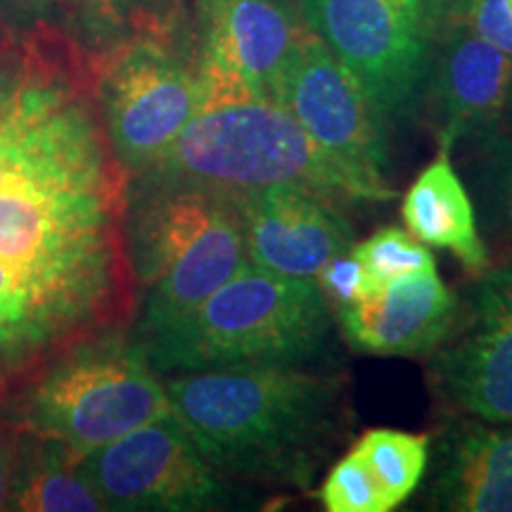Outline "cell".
I'll return each instance as SVG.
<instances>
[{"label": "cell", "instance_id": "6da1fadb", "mask_svg": "<svg viewBox=\"0 0 512 512\" xmlns=\"http://www.w3.org/2000/svg\"><path fill=\"white\" fill-rule=\"evenodd\" d=\"M27 55V81L0 121V396L138 309L128 174L88 88L93 72Z\"/></svg>", "mask_w": 512, "mask_h": 512}, {"label": "cell", "instance_id": "7a4b0ae2", "mask_svg": "<svg viewBox=\"0 0 512 512\" xmlns=\"http://www.w3.org/2000/svg\"><path fill=\"white\" fill-rule=\"evenodd\" d=\"M174 418L228 482L306 489L349 434V382L309 366H235L164 382Z\"/></svg>", "mask_w": 512, "mask_h": 512}, {"label": "cell", "instance_id": "3957f363", "mask_svg": "<svg viewBox=\"0 0 512 512\" xmlns=\"http://www.w3.org/2000/svg\"><path fill=\"white\" fill-rule=\"evenodd\" d=\"M136 339L157 375L318 366L332 354L335 316L316 278H290L245 261L200 306Z\"/></svg>", "mask_w": 512, "mask_h": 512}, {"label": "cell", "instance_id": "277c9868", "mask_svg": "<svg viewBox=\"0 0 512 512\" xmlns=\"http://www.w3.org/2000/svg\"><path fill=\"white\" fill-rule=\"evenodd\" d=\"M136 176L228 195L297 185L337 204L363 202L356 183L313 143L297 119L280 102L254 91L202 98L181 136Z\"/></svg>", "mask_w": 512, "mask_h": 512}, {"label": "cell", "instance_id": "5b68a950", "mask_svg": "<svg viewBox=\"0 0 512 512\" xmlns=\"http://www.w3.org/2000/svg\"><path fill=\"white\" fill-rule=\"evenodd\" d=\"M126 249L143 290V337L200 306L247 261L235 195L131 176Z\"/></svg>", "mask_w": 512, "mask_h": 512}, {"label": "cell", "instance_id": "8992f818", "mask_svg": "<svg viewBox=\"0 0 512 512\" xmlns=\"http://www.w3.org/2000/svg\"><path fill=\"white\" fill-rule=\"evenodd\" d=\"M19 425L86 456L131 430L174 415L138 339L102 330L60 351L15 389Z\"/></svg>", "mask_w": 512, "mask_h": 512}, {"label": "cell", "instance_id": "52a82bcc", "mask_svg": "<svg viewBox=\"0 0 512 512\" xmlns=\"http://www.w3.org/2000/svg\"><path fill=\"white\" fill-rule=\"evenodd\" d=\"M309 31L328 46L384 126H408L422 114L441 22L432 0H302Z\"/></svg>", "mask_w": 512, "mask_h": 512}, {"label": "cell", "instance_id": "ba28073f", "mask_svg": "<svg viewBox=\"0 0 512 512\" xmlns=\"http://www.w3.org/2000/svg\"><path fill=\"white\" fill-rule=\"evenodd\" d=\"M112 48L93 67V98L114 157L128 176L155 164L200 110L197 55L164 22Z\"/></svg>", "mask_w": 512, "mask_h": 512}, {"label": "cell", "instance_id": "9c48e42d", "mask_svg": "<svg viewBox=\"0 0 512 512\" xmlns=\"http://www.w3.org/2000/svg\"><path fill=\"white\" fill-rule=\"evenodd\" d=\"M273 100L356 183L363 202L394 200L380 114L356 76L311 31L294 43Z\"/></svg>", "mask_w": 512, "mask_h": 512}, {"label": "cell", "instance_id": "30bf717a", "mask_svg": "<svg viewBox=\"0 0 512 512\" xmlns=\"http://www.w3.org/2000/svg\"><path fill=\"white\" fill-rule=\"evenodd\" d=\"M76 467L107 510L207 512L252 501L204 460L174 415L95 448Z\"/></svg>", "mask_w": 512, "mask_h": 512}, {"label": "cell", "instance_id": "8fae6325", "mask_svg": "<svg viewBox=\"0 0 512 512\" xmlns=\"http://www.w3.org/2000/svg\"><path fill=\"white\" fill-rule=\"evenodd\" d=\"M427 361V382L446 415L512 422V264L475 275Z\"/></svg>", "mask_w": 512, "mask_h": 512}, {"label": "cell", "instance_id": "7c38bea8", "mask_svg": "<svg viewBox=\"0 0 512 512\" xmlns=\"http://www.w3.org/2000/svg\"><path fill=\"white\" fill-rule=\"evenodd\" d=\"M437 38L422 110L439 147L453 152L465 138L503 126L512 95V55L479 36L465 17Z\"/></svg>", "mask_w": 512, "mask_h": 512}, {"label": "cell", "instance_id": "4fadbf2b", "mask_svg": "<svg viewBox=\"0 0 512 512\" xmlns=\"http://www.w3.org/2000/svg\"><path fill=\"white\" fill-rule=\"evenodd\" d=\"M247 261L290 278H316L332 256L354 247L339 204L297 185L235 195Z\"/></svg>", "mask_w": 512, "mask_h": 512}, {"label": "cell", "instance_id": "5bb4252c", "mask_svg": "<svg viewBox=\"0 0 512 512\" xmlns=\"http://www.w3.org/2000/svg\"><path fill=\"white\" fill-rule=\"evenodd\" d=\"M200 22L197 72L207 81H240L273 100L297 43V17L285 0H195Z\"/></svg>", "mask_w": 512, "mask_h": 512}, {"label": "cell", "instance_id": "9a60e30c", "mask_svg": "<svg viewBox=\"0 0 512 512\" xmlns=\"http://www.w3.org/2000/svg\"><path fill=\"white\" fill-rule=\"evenodd\" d=\"M427 465L425 508L512 512V422L446 415Z\"/></svg>", "mask_w": 512, "mask_h": 512}, {"label": "cell", "instance_id": "2e32d148", "mask_svg": "<svg viewBox=\"0 0 512 512\" xmlns=\"http://www.w3.org/2000/svg\"><path fill=\"white\" fill-rule=\"evenodd\" d=\"M458 294L434 273H415L335 306L344 339L358 354L430 356L451 328Z\"/></svg>", "mask_w": 512, "mask_h": 512}, {"label": "cell", "instance_id": "e0dca14e", "mask_svg": "<svg viewBox=\"0 0 512 512\" xmlns=\"http://www.w3.org/2000/svg\"><path fill=\"white\" fill-rule=\"evenodd\" d=\"M401 216L413 238L451 252L472 278L494 266L479 233L470 192L446 147H439L432 164L420 171L403 195Z\"/></svg>", "mask_w": 512, "mask_h": 512}, {"label": "cell", "instance_id": "ac0fdd59", "mask_svg": "<svg viewBox=\"0 0 512 512\" xmlns=\"http://www.w3.org/2000/svg\"><path fill=\"white\" fill-rule=\"evenodd\" d=\"M456 147L491 261L512 264V133L498 126Z\"/></svg>", "mask_w": 512, "mask_h": 512}, {"label": "cell", "instance_id": "d6986e66", "mask_svg": "<svg viewBox=\"0 0 512 512\" xmlns=\"http://www.w3.org/2000/svg\"><path fill=\"white\" fill-rule=\"evenodd\" d=\"M24 427V425H22ZM79 458L55 439L24 427L8 510L19 512H100L107 505L83 479Z\"/></svg>", "mask_w": 512, "mask_h": 512}, {"label": "cell", "instance_id": "ffe728a7", "mask_svg": "<svg viewBox=\"0 0 512 512\" xmlns=\"http://www.w3.org/2000/svg\"><path fill=\"white\" fill-rule=\"evenodd\" d=\"M430 439V434L377 427V430L363 432L351 446V451L370 467L392 508H399L413 496V491L425 477L427 460H430Z\"/></svg>", "mask_w": 512, "mask_h": 512}, {"label": "cell", "instance_id": "44dd1931", "mask_svg": "<svg viewBox=\"0 0 512 512\" xmlns=\"http://www.w3.org/2000/svg\"><path fill=\"white\" fill-rule=\"evenodd\" d=\"M354 256L366 275L368 292L415 273H434L437 259L418 238L401 228H380L354 245ZM366 297V294H363Z\"/></svg>", "mask_w": 512, "mask_h": 512}, {"label": "cell", "instance_id": "7402d4cb", "mask_svg": "<svg viewBox=\"0 0 512 512\" xmlns=\"http://www.w3.org/2000/svg\"><path fill=\"white\" fill-rule=\"evenodd\" d=\"M318 498L328 512H389L394 510L370 467L349 451L325 475Z\"/></svg>", "mask_w": 512, "mask_h": 512}, {"label": "cell", "instance_id": "603a6c76", "mask_svg": "<svg viewBox=\"0 0 512 512\" xmlns=\"http://www.w3.org/2000/svg\"><path fill=\"white\" fill-rule=\"evenodd\" d=\"M57 12L60 0H0V31L15 48L43 46L60 38Z\"/></svg>", "mask_w": 512, "mask_h": 512}, {"label": "cell", "instance_id": "cb8c5ba5", "mask_svg": "<svg viewBox=\"0 0 512 512\" xmlns=\"http://www.w3.org/2000/svg\"><path fill=\"white\" fill-rule=\"evenodd\" d=\"M316 280L328 302L335 306L356 302L363 294H368L366 275L354 256V247L332 256L328 264L320 268Z\"/></svg>", "mask_w": 512, "mask_h": 512}, {"label": "cell", "instance_id": "d4e9b609", "mask_svg": "<svg viewBox=\"0 0 512 512\" xmlns=\"http://www.w3.org/2000/svg\"><path fill=\"white\" fill-rule=\"evenodd\" d=\"M465 19L479 36L512 55V0H470Z\"/></svg>", "mask_w": 512, "mask_h": 512}, {"label": "cell", "instance_id": "484cf974", "mask_svg": "<svg viewBox=\"0 0 512 512\" xmlns=\"http://www.w3.org/2000/svg\"><path fill=\"white\" fill-rule=\"evenodd\" d=\"M24 427L15 420L10 408L0 411V510H8L12 479H15Z\"/></svg>", "mask_w": 512, "mask_h": 512}, {"label": "cell", "instance_id": "4316f807", "mask_svg": "<svg viewBox=\"0 0 512 512\" xmlns=\"http://www.w3.org/2000/svg\"><path fill=\"white\" fill-rule=\"evenodd\" d=\"M29 74V55L19 48H0V121L8 117Z\"/></svg>", "mask_w": 512, "mask_h": 512}, {"label": "cell", "instance_id": "83f0119b", "mask_svg": "<svg viewBox=\"0 0 512 512\" xmlns=\"http://www.w3.org/2000/svg\"><path fill=\"white\" fill-rule=\"evenodd\" d=\"M60 10H67L74 19H81L91 31H100L117 22L112 0H60Z\"/></svg>", "mask_w": 512, "mask_h": 512}, {"label": "cell", "instance_id": "f1b7e54d", "mask_svg": "<svg viewBox=\"0 0 512 512\" xmlns=\"http://www.w3.org/2000/svg\"><path fill=\"white\" fill-rule=\"evenodd\" d=\"M166 3H169V0H112V8H114V15H117V22L124 12L138 10V12H143V15H147L150 24H159L162 19L157 17V10Z\"/></svg>", "mask_w": 512, "mask_h": 512}, {"label": "cell", "instance_id": "f546056e", "mask_svg": "<svg viewBox=\"0 0 512 512\" xmlns=\"http://www.w3.org/2000/svg\"><path fill=\"white\" fill-rule=\"evenodd\" d=\"M467 3H470V0H432L434 12H437L441 27H446V24H451L453 19L465 17Z\"/></svg>", "mask_w": 512, "mask_h": 512}, {"label": "cell", "instance_id": "4dcf8cb0", "mask_svg": "<svg viewBox=\"0 0 512 512\" xmlns=\"http://www.w3.org/2000/svg\"><path fill=\"white\" fill-rule=\"evenodd\" d=\"M503 128H505V131H510V133H512V95H510V102H508V110H505Z\"/></svg>", "mask_w": 512, "mask_h": 512}]
</instances>
